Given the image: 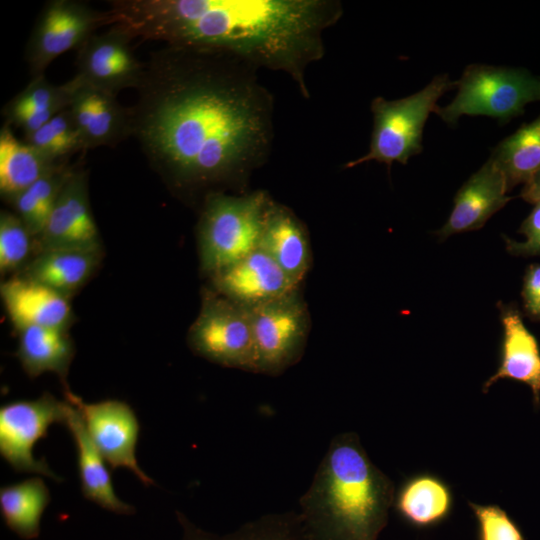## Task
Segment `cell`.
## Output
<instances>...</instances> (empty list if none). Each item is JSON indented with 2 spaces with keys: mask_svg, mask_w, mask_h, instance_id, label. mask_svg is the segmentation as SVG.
Here are the masks:
<instances>
[{
  "mask_svg": "<svg viewBox=\"0 0 540 540\" xmlns=\"http://www.w3.org/2000/svg\"><path fill=\"white\" fill-rule=\"evenodd\" d=\"M257 70L225 52L170 45L144 62L132 137L172 191L202 202L246 193L274 139V99Z\"/></svg>",
  "mask_w": 540,
  "mask_h": 540,
  "instance_id": "obj_1",
  "label": "cell"
},
{
  "mask_svg": "<svg viewBox=\"0 0 540 540\" xmlns=\"http://www.w3.org/2000/svg\"><path fill=\"white\" fill-rule=\"evenodd\" d=\"M114 24L134 37L211 49L288 75L310 98L306 70L343 14L336 0H114Z\"/></svg>",
  "mask_w": 540,
  "mask_h": 540,
  "instance_id": "obj_2",
  "label": "cell"
},
{
  "mask_svg": "<svg viewBox=\"0 0 540 540\" xmlns=\"http://www.w3.org/2000/svg\"><path fill=\"white\" fill-rule=\"evenodd\" d=\"M393 482L370 460L354 432L331 441L300 498L313 540H377L394 501Z\"/></svg>",
  "mask_w": 540,
  "mask_h": 540,
  "instance_id": "obj_3",
  "label": "cell"
},
{
  "mask_svg": "<svg viewBox=\"0 0 540 540\" xmlns=\"http://www.w3.org/2000/svg\"><path fill=\"white\" fill-rule=\"evenodd\" d=\"M271 201L263 190L206 195L197 224L200 270L206 276L210 277L257 249Z\"/></svg>",
  "mask_w": 540,
  "mask_h": 540,
  "instance_id": "obj_4",
  "label": "cell"
},
{
  "mask_svg": "<svg viewBox=\"0 0 540 540\" xmlns=\"http://www.w3.org/2000/svg\"><path fill=\"white\" fill-rule=\"evenodd\" d=\"M456 86L457 81H452L448 74H441L408 97L396 100L374 98L371 102L373 129L369 151L347 162L344 167L352 168L372 160L386 164L388 169L393 162L407 164L412 156L423 150V129L437 101Z\"/></svg>",
  "mask_w": 540,
  "mask_h": 540,
  "instance_id": "obj_5",
  "label": "cell"
},
{
  "mask_svg": "<svg viewBox=\"0 0 540 540\" xmlns=\"http://www.w3.org/2000/svg\"><path fill=\"white\" fill-rule=\"evenodd\" d=\"M456 87L455 98L434 110L451 126L463 115L489 116L506 123L521 115L526 104L540 100V77L519 68L471 64Z\"/></svg>",
  "mask_w": 540,
  "mask_h": 540,
  "instance_id": "obj_6",
  "label": "cell"
},
{
  "mask_svg": "<svg viewBox=\"0 0 540 540\" xmlns=\"http://www.w3.org/2000/svg\"><path fill=\"white\" fill-rule=\"evenodd\" d=\"M187 342L198 356L221 366L254 371L255 348L247 308L210 288L202 292L200 311Z\"/></svg>",
  "mask_w": 540,
  "mask_h": 540,
  "instance_id": "obj_7",
  "label": "cell"
},
{
  "mask_svg": "<svg viewBox=\"0 0 540 540\" xmlns=\"http://www.w3.org/2000/svg\"><path fill=\"white\" fill-rule=\"evenodd\" d=\"M248 311L255 348L254 373L278 375L301 359L311 318L300 288Z\"/></svg>",
  "mask_w": 540,
  "mask_h": 540,
  "instance_id": "obj_8",
  "label": "cell"
},
{
  "mask_svg": "<svg viewBox=\"0 0 540 540\" xmlns=\"http://www.w3.org/2000/svg\"><path fill=\"white\" fill-rule=\"evenodd\" d=\"M70 403L44 392L33 400H16L0 408V455L16 472L46 476L56 482L62 479L46 460L36 459L33 448L47 437L53 424L65 425Z\"/></svg>",
  "mask_w": 540,
  "mask_h": 540,
  "instance_id": "obj_9",
  "label": "cell"
},
{
  "mask_svg": "<svg viewBox=\"0 0 540 540\" xmlns=\"http://www.w3.org/2000/svg\"><path fill=\"white\" fill-rule=\"evenodd\" d=\"M109 11L102 12L77 0H50L30 34L25 57L32 75L44 74L60 55L79 49L103 25H113Z\"/></svg>",
  "mask_w": 540,
  "mask_h": 540,
  "instance_id": "obj_10",
  "label": "cell"
},
{
  "mask_svg": "<svg viewBox=\"0 0 540 540\" xmlns=\"http://www.w3.org/2000/svg\"><path fill=\"white\" fill-rule=\"evenodd\" d=\"M65 397L78 410L91 441L112 469L126 468L145 486L155 484L136 459L140 424L129 404L117 399L87 403L68 389Z\"/></svg>",
  "mask_w": 540,
  "mask_h": 540,
  "instance_id": "obj_11",
  "label": "cell"
},
{
  "mask_svg": "<svg viewBox=\"0 0 540 540\" xmlns=\"http://www.w3.org/2000/svg\"><path fill=\"white\" fill-rule=\"evenodd\" d=\"M134 36L122 25L113 24L100 34L91 35L77 50V81L112 94L139 86L144 62L132 49Z\"/></svg>",
  "mask_w": 540,
  "mask_h": 540,
  "instance_id": "obj_12",
  "label": "cell"
},
{
  "mask_svg": "<svg viewBox=\"0 0 540 540\" xmlns=\"http://www.w3.org/2000/svg\"><path fill=\"white\" fill-rule=\"evenodd\" d=\"M209 278L210 289L247 309L280 298L301 286L258 248Z\"/></svg>",
  "mask_w": 540,
  "mask_h": 540,
  "instance_id": "obj_13",
  "label": "cell"
},
{
  "mask_svg": "<svg viewBox=\"0 0 540 540\" xmlns=\"http://www.w3.org/2000/svg\"><path fill=\"white\" fill-rule=\"evenodd\" d=\"M35 244L37 252L62 247H100L84 169H73Z\"/></svg>",
  "mask_w": 540,
  "mask_h": 540,
  "instance_id": "obj_14",
  "label": "cell"
},
{
  "mask_svg": "<svg viewBox=\"0 0 540 540\" xmlns=\"http://www.w3.org/2000/svg\"><path fill=\"white\" fill-rule=\"evenodd\" d=\"M68 106L86 149L115 146L132 136L130 108L123 107L116 95L80 83L74 77Z\"/></svg>",
  "mask_w": 540,
  "mask_h": 540,
  "instance_id": "obj_15",
  "label": "cell"
},
{
  "mask_svg": "<svg viewBox=\"0 0 540 540\" xmlns=\"http://www.w3.org/2000/svg\"><path fill=\"white\" fill-rule=\"evenodd\" d=\"M499 169L488 159L457 191L446 223L435 232L439 239L481 229L511 197Z\"/></svg>",
  "mask_w": 540,
  "mask_h": 540,
  "instance_id": "obj_16",
  "label": "cell"
},
{
  "mask_svg": "<svg viewBox=\"0 0 540 540\" xmlns=\"http://www.w3.org/2000/svg\"><path fill=\"white\" fill-rule=\"evenodd\" d=\"M257 248L298 285L311 268L312 250L305 224L289 207L273 199L265 213Z\"/></svg>",
  "mask_w": 540,
  "mask_h": 540,
  "instance_id": "obj_17",
  "label": "cell"
},
{
  "mask_svg": "<svg viewBox=\"0 0 540 540\" xmlns=\"http://www.w3.org/2000/svg\"><path fill=\"white\" fill-rule=\"evenodd\" d=\"M503 337L497 371L483 384L482 391L500 379H512L528 385L533 404L540 406V348L535 336L525 327L522 316L513 305L498 303Z\"/></svg>",
  "mask_w": 540,
  "mask_h": 540,
  "instance_id": "obj_18",
  "label": "cell"
},
{
  "mask_svg": "<svg viewBox=\"0 0 540 540\" xmlns=\"http://www.w3.org/2000/svg\"><path fill=\"white\" fill-rule=\"evenodd\" d=\"M0 295L18 332L33 326L68 329L72 319L69 298L53 289L14 275L1 283Z\"/></svg>",
  "mask_w": 540,
  "mask_h": 540,
  "instance_id": "obj_19",
  "label": "cell"
},
{
  "mask_svg": "<svg viewBox=\"0 0 540 540\" xmlns=\"http://www.w3.org/2000/svg\"><path fill=\"white\" fill-rule=\"evenodd\" d=\"M100 256V247L46 249L37 252L18 275L70 299L92 277Z\"/></svg>",
  "mask_w": 540,
  "mask_h": 540,
  "instance_id": "obj_20",
  "label": "cell"
},
{
  "mask_svg": "<svg viewBox=\"0 0 540 540\" xmlns=\"http://www.w3.org/2000/svg\"><path fill=\"white\" fill-rule=\"evenodd\" d=\"M398 516L417 529L435 527L449 518L454 506L452 487L440 476L420 472L405 478L394 495Z\"/></svg>",
  "mask_w": 540,
  "mask_h": 540,
  "instance_id": "obj_21",
  "label": "cell"
},
{
  "mask_svg": "<svg viewBox=\"0 0 540 540\" xmlns=\"http://www.w3.org/2000/svg\"><path fill=\"white\" fill-rule=\"evenodd\" d=\"M65 426L69 429L75 445L84 497L117 514L134 513V508L119 499L115 493L105 460L91 441L78 410L71 403Z\"/></svg>",
  "mask_w": 540,
  "mask_h": 540,
  "instance_id": "obj_22",
  "label": "cell"
},
{
  "mask_svg": "<svg viewBox=\"0 0 540 540\" xmlns=\"http://www.w3.org/2000/svg\"><path fill=\"white\" fill-rule=\"evenodd\" d=\"M71 80L61 85L52 84L45 74L31 81L2 109L5 124L21 129L25 135L39 129L53 116L68 108L72 96Z\"/></svg>",
  "mask_w": 540,
  "mask_h": 540,
  "instance_id": "obj_23",
  "label": "cell"
},
{
  "mask_svg": "<svg viewBox=\"0 0 540 540\" xmlns=\"http://www.w3.org/2000/svg\"><path fill=\"white\" fill-rule=\"evenodd\" d=\"M65 161H55L19 140L11 126L0 130V194L12 202L20 193Z\"/></svg>",
  "mask_w": 540,
  "mask_h": 540,
  "instance_id": "obj_24",
  "label": "cell"
},
{
  "mask_svg": "<svg viewBox=\"0 0 540 540\" xmlns=\"http://www.w3.org/2000/svg\"><path fill=\"white\" fill-rule=\"evenodd\" d=\"M18 333L16 356L25 373L35 378L45 372H53L65 384L75 354L68 329L33 326Z\"/></svg>",
  "mask_w": 540,
  "mask_h": 540,
  "instance_id": "obj_25",
  "label": "cell"
},
{
  "mask_svg": "<svg viewBox=\"0 0 540 540\" xmlns=\"http://www.w3.org/2000/svg\"><path fill=\"white\" fill-rule=\"evenodd\" d=\"M50 502V493L39 477L2 486L0 511L6 526L24 539H34L40 533L42 514Z\"/></svg>",
  "mask_w": 540,
  "mask_h": 540,
  "instance_id": "obj_26",
  "label": "cell"
},
{
  "mask_svg": "<svg viewBox=\"0 0 540 540\" xmlns=\"http://www.w3.org/2000/svg\"><path fill=\"white\" fill-rule=\"evenodd\" d=\"M489 159L504 176L508 191L525 184L540 169V115L500 141Z\"/></svg>",
  "mask_w": 540,
  "mask_h": 540,
  "instance_id": "obj_27",
  "label": "cell"
},
{
  "mask_svg": "<svg viewBox=\"0 0 540 540\" xmlns=\"http://www.w3.org/2000/svg\"><path fill=\"white\" fill-rule=\"evenodd\" d=\"M177 519L183 530L181 540H313L300 513L295 512L266 515L226 535L206 532L180 512Z\"/></svg>",
  "mask_w": 540,
  "mask_h": 540,
  "instance_id": "obj_28",
  "label": "cell"
},
{
  "mask_svg": "<svg viewBox=\"0 0 540 540\" xmlns=\"http://www.w3.org/2000/svg\"><path fill=\"white\" fill-rule=\"evenodd\" d=\"M74 167L61 163L20 193L11 204L35 239L41 234Z\"/></svg>",
  "mask_w": 540,
  "mask_h": 540,
  "instance_id": "obj_29",
  "label": "cell"
},
{
  "mask_svg": "<svg viewBox=\"0 0 540 540\" xmlns=\"http://www.w3.org/2000/svg\"><path fill=\"white\" fill-rule=\"evenodd\" d=\"M24 141L55 161L86 150L82 136L69 108L53 116L36 131L24 136Z\"/></svg>",
  "mask_w": 540,
  "mask_h": 540,
  "instance_id": "obj_30",
  "label": "cell"
},
{
  "mask_svg": "<svg viewBox=\"0 0 540 540\" xmlns=\"http://www.w3.org/2000/svg\"><path fill=\"white\" fill-rule=\"evenodd\" d=\"M35 237L15 212L0 213V272L7 275L23 269L31 260Z\"/></svg>",
  "mask_w": 540,
  "mask_h": 540,
  "instance_id": "obj_31",
  "label": "cell"
},
{
  "mask_svg": "<svg viewBox=\"0 0 540 540\" xmlns=\"http://www.w3.org/2000/svg\"><path fill=\"white\" fill-rule=\"evenodd\" d=\"M477 523V540H525L507 512L496 504L468 502Z\"/></svg>",
  "mask_w": 540,
  "mask_h": 540,
  "instance_id": "obj_32",
  "label": "cell"
},
{
  "mask_svg": "<svg viewBox=\"0 0 540 540\" xmlns=\"http://www.w3.org/2000/svg\"><path fill=\"white\" fill-rule=\"evenodd\" d=\"M519 232L525 235L524 242H517L504 236L507 251L516 256L540 255V201L534 204L532 211L521 224Z\"/></svg>",
  "mask_w": 540,
  "mask_h": 540,
  "instance_id": "obj_33",
  "label": "cell"
},
{
  "mask_svg": "<svg viewBox=\"0 0 540 540\" xmlns=\"http://www.w3.org/2000/svg\"><path fill=\"white\" fill-rule=\"evenodd\" d=\"M522 298L525 312L540 321V264L530 265L525 273Z\"/></svg>",
  "mask_w": 540,
  "mask_h": 540,
  "instance_id": "obj_34",
  "label": "cell"
},
{
  "mask_svg": "<svg viewBox=\"0 0 540 540\" xmlns=\"http://www.w3.org/2000/svg\"><path fill=\"white\" fill-rule=\"evenodd\" d=\"M520 196L532 204L540 201V169L524 184Z\"/></svg>",
  "mask_w": 540,
  "mask_h": 540,
  "instance_id": "obj_35",
  "label": "cell"
}]
</instances>
